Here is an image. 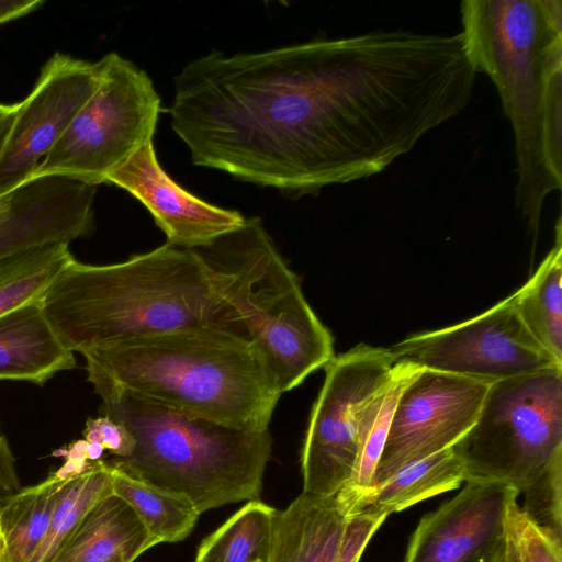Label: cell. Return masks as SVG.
Returning a JSON list of instances; mask_svg holds the SVG:
<instances>
[{"mask_svg":"<svg viewBox=\"0 0 562 562\" xmlns=\"http://www.w3.org/2000/svg\"><path fill=\"white\" fill-rule=\"evenodd\" d=\"M0 469L10 475L15 476L14 460L9 445L4 437L0 435Z\"/></svg>","mask_w":562,"mask_h":562,"instance_id":"d6a6232c","label":"cell"},{"mask_svg":"<svg viewBox=\"0 0 562 562\" xmlns=\"http://www.w3.org/2000/svg\"><path fill=\"white\" fill-rule=\"evenodd\" d=\"M469 59L495 85L515 138L516 204L537 236L562 188V1L464 0Z\"/></svg>","mask_w":562,"mask_h":562,"instance_id":"7a4b0ae2","label":"cell"},{"mask_svg":"<svg viewBox=\"0 0 562 562\" xmlns=\"http://www.w3.org/2000/svg\"><path fill=\"white\" fill-rule=\"evenodd\" d=\"M157 544L133 508L111 494L86 514L50 562H133Z\"/></svg>","mask_w":562,"mask_h":562,"instance_id":"d6986e66","label":"cell"},{"mask_svg":"<svg viewBox=\"0 0 562 562\" xmlns=\"http://www.w3.org/2000/svg\"><path fill=\"white\" fill-rule=\"evenodd\" d=\"M476 75L460 33L211 52L175 77L170 123L194 165L299 198L382 172L467 109Z\"/></svg>","mask_w":562,"mask_h":562,"instance_id":"6da1fadb","label":"cell"},{"mask_svg":"<svg viewBox=\"0 0 562 562\" xmlns=\"http://www.w3.org/2000/svg\"><path fill=\"white\" fill-rule=\"evenodd\" d=\"M195 250L280 394L331 361L333 336L260 218H246L238 229Z\"/></svg>","mask_w":562,"mask_h":562,"instance_id":"8992f818","label":"cell"},{"mask_svg":"<svg viewBox=\"0 0 562 562\" xmlns=\"http://www.w3.org/2000/svg\"><path fill=\"white\" fill-rule=\"evenodd\" d=\"M453 450L467 481L506 483L520 494L562 458V369L491 383Z\"/></svg>","mask_w":562,"mask_h":562,"instance_id":"52a82bcc","label":"cell"},{"mask_svg":"<svg viewBox=\"0 0 562 562\" xmlns=\"http://www.w3.org/2000/svg\"><path fill=\"white\" fill-rule=\"evenodd\" d=\"M490 562H512L505 546V540L497 547Z\"/></svg>","mask_w":562,"mask_h":562,"instance_id":"836d02e7","label":"cell"},{"mask_svg":"<svg viewBox=\"0 0 562 562\" xmlns=\"http://www.w3.org/2000/svg\"><path fill=\"white\" fill-rule=\"evenodd\" d=\"M110 465L113 494L133 508L159 543L179 542L191 533L201 514L188 497L142 480L115 461Z\"/></svg>","mask_w":562,"mask_h":562,"instance_id":"603a6c76","label":"cell"},{"mask_svg":"<svg viewBox=\"0 0 562 562\" xmlns=\"http://www.w3.org/2000/svg\"><path fill=\"white\" fill-rule=\"evenodd\" d=\"M420 369L406 360L395 361L389 375L366 398L360 408L355 468L335 497L339 510L348 519L358 515L362 502L373 490L375 471L396 404L403 390Z\"/></svg>","mask_w":562,"mask_h":562,"instance_id":"ac0fdd59","label":"cell"},{"mask_svg":"<svg viewBox=\"0 0 562 562\" xmlns=\"http://www.w3.org/2000/svg\"><path fill=\"white\" fill-rule=\"evenodd\" d=\"M519 495L506 483L467 481L420 518L402 562H490L504 540L507 508Z\"/></svg>","mask_w":562,"mask_h":562,"instance_id":"4fadbf2b","label":"cell"},{"mask_svg":"<svg viewBox=\"0 0 562 562\" xmlns=\"http://www.w3.org/2000/svg\"><path fill=\"white\" fill-rule=\"evenodd\" d=\"M562 227L535 274L513 293L519 317L537 342L562 363Z\"/></svg>","mask_w":562,"mask_h":562,"instance_id":"7402d4cb","label":"cell"},{"mask_svg":"<svg viewBox=\"0 0 562 562\" xmlns=\"http://www.w3.org/2000/svg\"><path fill=\"white\" fill-rule=\"evenodd\" d=\"M89 375L179 412L262 430L281 394L241 334L194 328L85 356Z\"/></svg>","mask_w":562,"mask_h":562,"instance_id":"277c9868","label":"cell"},{"mask_svg":"<svg viewBox=\"0 0 562 562\" xmlns=\"http://www.w3.org/2000/svg\"><path fill=\"white\" fill-rule=\"evenodd\" d=\"M490 384L422 368L398 398L373 488L402 468L453 447L474 424Z\"/></svg>","mask_w":562,"mask_h":562,"instance_id":"8fae6325","label":"cell"},{"mask_svg":"<svg viewBox=\"0 0 562 562\" xmlns=\"http://www.w3.org/2000/svg\"><path fill=\"white\" fill-rule=\"evenodd\" d=\"M504 539L512 562H562V538L531 519L518 499L507 508Z\"/></svg>","mask_w":562,"mask_h":562,"instance_id":"4316f807","label":"cell"},{"mask_svg":"<svg viewBox=\"0 0 562 562\" xmlns=\"http://www.w3.org/2000/svg\"><path fill=\"white\" fill-rule=\"evenodd\" d=\"M386 518L367 513L351 517L335 562H359L369 541Z\"/></svg>","mask_w":562,"mask_h":562,"instance_id":"f546056e","label":"cell"},{"mask_svg":"<svg viewBox=\"0 0 562 562\" xmlns=\"http://www.w3.org/2000/svg\"><path fill=\"white\" fill-rule=\"evenodd\" d=\"M75 364L74 351L59 339L42 301L0 317V380L43 384Z\"/></svg>","mask_w":562,"mask_h":562,"instance_id":"2e32d148","label":"cell"},{"mask_svg":"<svg viewBox=\"0 0 562 562\" xmlns=\"http://www.w3.org/2000/svg\"><path fill=\"white\" fill-rule=\"evenodd\" d=\"M389 349L395 361L487 383L562 369L528 331L513 295L476 317L409 336Z\"/></svg>","mask_w":562,"mask_h":562,"instance_id":"30bf717a","label":"cell"},{"mask_svg":"<svg viewBox=\"0 0 562 562\" xmlns=\"http://www.w3.org/2000/svg\"><path fill=\"white\" fill-rule=\"evenodd\" d=\"M74 259L67 243L46 244L0 259V317L42 301Z\"/></svg>","mask_w":562,"mask_h":562,"instance_id":"cb8c5ba5","label":"cell"},{"mask_svg":"<svg viewBox=\"0 0 562 562\" xmlns=\"http://www.w3.org/2000/svg\"><path fill=\"white\" fill-rule=\"evenodd\" d=\"M465 481L464 465L451 447L402 468L378 484L362 502L358 515L367 513L389 517L457 490Z\"/></svg>","mask_w":562,"mask_h":562,"instance_id":"44dd1931","label":"cell"},{"mask_svg":"<svg viewBox=\"0 0 562 562\" xmlns=\"http://www.w3.org/2000/svg\"><path fill=\"white\" fill-rule=\"evenodd\" d=\"M41 4L42 0H0V24L22 18Z\"/></svg>","mask_w":562,"mask_h":562,"instance_id":"4dcf8cb0","label":"cell"},{"mask_svg":"<svg viewBox=\"0 0 562 562\" xmlns=\"http://www.w3.org/2000/svg\"><path fill=\"white\" fill-rule=\"evenodd\" d=\"M136 198L165 233L167 244L198 249L238 229L246 217L210 204L175 182L157 160L154 143L142 146L106 179Z\"/></svg>","mask_w":562,"mask_h":562,"instance_id":"5bb4252c","label":"cell"},{"mask_svg":"<svg viewBox=\"0 0 562 562\" xmlns=\"http://www.w3.org/2000/svg\"><path fill=\"white\" fill-rule=\"evenodd\" d=\"M93 461L67 452L65 464L36 485L22 488L0 505V532L8 562H29L41 544L67 481Z\"/></svg>","mask_w":562,"mask_h":562,"instance_id":"ffe728a7","label":"cell"},{"mask_svg":"<svg viewBox=\"0 0 562 562\" xmlns=\"http://www.w3.org/2000/svg\"><path fill=\"white\" fill-rule=\"evenodd\" d=\"M18 111V103L3 104L0 103V155L4 148L10 130L15 119Z\"/></svg>","mask_w":562,"mask_h":562,"instance_id":"1f68e13d","label":"cell"},{"mask_svg":"<svg viewBox=\"0 0 562 562\" xmlns=\"http://www.w3.org/2000/svg\"><path fill=\"white\" fill-rule=\"evenodd\" d=\"M111 494V465L101 459L72 475L63 490L47 532L29 562H50L86 514Z\"/></svg>","mask_w":562,"mask_h":562,"instance_id":"484cf974","label":"cell"},{"mask_svg":"<svg viewBox=\"0 0 562 562\" xmlns=\"http://www.w3.org/2000/svg\"><path fill=\"white\" fill-rule=\"evenodd\" d=\"M99 63L98 89L35 175H58L97 187L153 142L160 98L148 75L116 53L106 54Z\"/></svg>","mask_w":562,"mask_h":562,"instance_id":"ba28073f","label":"cell"},{"mask_svg":"<svg viewBox=\"0 0 562 562\" xmlns=\"http://www.w3.org/2000/svg\"><path fill=\"white\" fill-rule=\"evenodd\" d=\"M95 191L74 178L35 175L0 194V237L30 233L70 244L92 228Z\"/></svg>","mask_w":562,"mask_h":562,"instance_id":"9a60e30c","label":"cell"},{"mask_svg":"<svg viewBox=\"0 0 562 562\" xmlns=\"http://www.w3.org/2000/svg\"><path fill=\"white\" fill-rule=\"evenodd\" d=\"M42 304L61 342L82 356L184 329L244 335L202 255L169 244L112 265L74 259Z\"/></svg>","mask_w":562,"mask_h":562,"instance_id":"3957f363","label":"cell"},{"mask_svg":"<svg viewBox=\"0 0 562 562\" xmlns=\"http://www.w3.org/2000/svg\"><path fill=\"white\" fill-rule=\"evenodd\" d=\"M102 413L132 436L114 461L137 477L188 497L200 514L259 499L271 457L269 429L238 428L179 412L88 374Z\"/></svg>","mask_w":562,"mask_h":562,"instance_id":"5b68a950","label":"cell"},{"mask_svg":"<svg viewBox=\"0 0 562 562\" xmlns=\"http://www.w3.org/2000/svg\"><path fill=\"white\" fill-rule=\"evenodd\" d=\"M335 497L300 494L276 509L265 562H335L348 525Z\"/></svg>","mask_w":562,"mask_h":562,"instance_id":"e0dca14e","label":"cell"},{"mask_svg":"<svg viewBox=\"0 0 562 562\" xmlns=\"http://www.w3.org/2000/svg\"><path fill=\"white\" fill-rule=\"evenodd\" d=\"M521 509L538 525L562 538V458L525 488Z\"/></svg>","mask_w":562,"mask_h":562,"instance_id":"83f0119b","label":"cell"},{"mask_svg":"<svg viewBox=\"0 0 562 562\" xmlns=\"http://www.w3.org/2000/svg\"><path fill=\"white\" fill-rule=\"evenodd\" d=\"M274 513L259 499L247 502L201 541L193 562H265Z\"/></svg>","mask_w":562,"mask_h":562,"instance_id":"d4e9b609","label":"cell"},{"mask_svg":"<svg viewBox=\"0 0 562 562\" xmlns=\"http://www.w3.org/2000/svg\"><path fill=\"white\" fill-rule=\"evenodd\" d=\"M83 437L86 441L109 450L117 459L127 457L134 448V440L130 432L121 424L105 415L88 418Z\"/></svg>","mask_w":562,"mask_h":562,"instance_id":"f1b7e54d","label":"cell"},{"mask_svg":"<svg viewBox=\"0 0 562 562\" xmlns=\"http://www.w3.org/2000/svg\"><path fill=\"white\" fill-rule=\"evenodd\" d=\"M101 81L99 60L56 53L18 111L0 155V194L34 177Z\"/></svg>","mask_w":562,"mask_h":562,"instance_id":"7c38bea8","label":"cell"},{"mask_svg":"<svg viewBox=\"0 0 562 562\" xmlns=\"http://www.w3.org/2000/svg\"><path fill=\"white\" fill-rule=\"evenodd\" d=\"M251 562H263V561H261V560H254V561H251Z\"/></svg>","mask_w":562,"mask_h":562,"instance_id":"d590c367","label":"cell"},{"mask_svg":"<svg viewBox=\"0 0 562 562\" xmlns=\"http://www.w3.org/2000/svg\"><path fill=\"white\" fill-rule=\"evenodd\" d=\"M394 363L389 348L360 344L325 367L300 454L302 494L331 498L347 483L357 459L360 408Z\"/></svg>","mask_w":562,"mask_h":562,"instance_id":"9c48e42d","label":"cell"},{"mask_svg":"<svg viewBox=\"0 0 562 562\" xmlns=\"http://www.w3.org/2000/svg\"><path fill=\"white\" fill-rule=\"evenodd\" d=\"M0 562H8L7 561V554H5V547L4 541L0 532Z\"/></svg>","mask_w":562,"mask_h":562,"instance_id":"e575fe53","label":"cell"}]
</instances>
